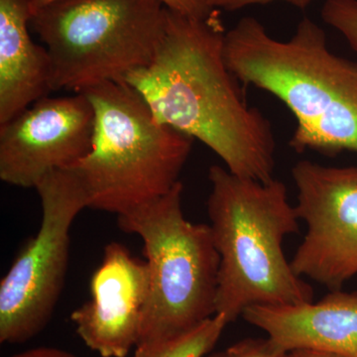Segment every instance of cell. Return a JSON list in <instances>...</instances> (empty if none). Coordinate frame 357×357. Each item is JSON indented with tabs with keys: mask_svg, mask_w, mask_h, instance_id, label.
I'll return each instance as SVG.
<instances>
[{
	"mask_svg": "<svg viewBox=\"0 0 357 357\" xmlns=\"http://www.w3.org/2000/svg\"><path fill=\"white\" fill-rule=\"evenodd\" d=\"M227 325L229 321L222 314H215L201 325L172 340L136 347L133 357L206 356L213 351Z\"/></svg>",
	"mask_w": 357,
	"mask_h": 357,
	"instance_id": "4fadbf2b",
	"label": "cell"
},
{
	"mask_svg": "<svg viewBox=\"0 0 357 357\" xmlns=\"http://www.w3.org/2000/svg\"><path fill=\"white\" fill-rule=\"evenodd\" d=\"M10 357H77L64 349H56V347H35L27 349L20 354H14Z\"/></svg>",
	"mask_w": 357,
	"mask_h": 357,
	"instance_id": "ac0fdd59",
	"label": "cell"
},
{
	"mask_svg": "<svg viewBox=\"0 0 357 357\" xmlns=\"http://www.w3.org/2000/svg\"><path fill=\"white\" fill-rule=\"evenodd\" d=\"M95 110L84 93L37 100L0 124V178L36 188L42 178L79 163L91 151Z\"/></svg>",
	"mask_w": 357,
	"mask_h": 357,
	"instance_id": "9c48e42d",
	"label": "cell"
},
{
	"mask_svg": "<svg viewBox=\"0 0 357 357\" xmlns=\"http://www.w3.org/2000/svg\"><path fill=\"white\" fill-rule=\"evenodd\" d=\"M89 289V300L70 314L77 335L100 356H128L139 342L149 299L147 262L123 244H107Z\"/></svg>",
	"mask_w": 357,
	"mask_h": 357,
	"instance_id": "30bf717a",
	"label": "cell"
},
{
	"mask_svg": "<svg viewBox=\"0 0 357 357\" xmlns=\"http://www.w3.org/2000/svg\"><path fill=\"white\" fill-rule=\"evenodd\" d=\"M55 0H32V13ZM168 8L197 18L210 17L218 9L213 8L206 0H161Z\"/></svg>",
	"mask_w": 357,
	"mask_h": 357,
	"instance_id": "2e32d148",
	"label": "cell"
},
{
	"mask_svg": "<svg viewBox=\"0 0 357 357\" xmlns=\"http://www.w3.org/2000/svg\"><path fill=\"white\" fill-rule=\"evenodd\" d=\"M321 17L340 32L357 53V0H326Z\"/></svg>",
	"mask_w": 357,
	"mask_h": 357,
	"instance_id": "5bb4252c",
	"label": "cell"
},
{
	"mask_svg": "<svg viewBox=\"0 0 357 357\" xmlns=\"http://www.w3.org/2000/svg\"><path fill=\"white\" fill-rule=\"evenodd\" d=\"M183 192L180 181L165 196L117 215L122 231L142 239L149 269L137 347L172 340L217 314L220 255L210 225L185 218Z\"/></svg>",
	"mask_w": 357,
	"mask_h": 357,
	"instance_id": "8992f818",
	"label": "cell"
},
{
	"mask_svg": "<svg viewBox=\"0 0 357 357\" xmlns=\"http://www.w3.org/2000/svg\"><path fill=\"white\" fill-rule=\"evenodd\" d=\"M95 110L91 151L72 167L88 208L123 215L168 194L180 182L194 139L157 121L123 82L83 91Z\"/></svg>",
	"mask_w": 357,
	"mask_h": 357,
	"instance_id": "277c9868",
	"label": "cell"
},
{
	"mask_svg": "<svg viewBox=\"0 0 357 357\" xmlns=\"http://www.w3.org/2000/svg\"><path fill=\"white\" fill-rule=\"evenodd\" d=\"M35 189L41 199L40 229L0 282L1 344H24L48 325L64 288L70 227L88 208L72 168L48 174Z\"/></svg>",
	"mask_w": 357,
	"mask_h": 357,
	"instance_id": "52a82bcc",
	"label": "cell"
},
{
	"mask_svg": "<svg viewBox=\"0 0 357 357\" xmlns=\"http://www.w3.org/2000/svg\"><path fill=\"white\" fill-rule=\"evenodd\" d=\"M225 351L229 357H288L289 354L269 337L244 338Z\"/></svg>",
	"mask_w": 357,
	"mask_h": 357,
	"instance_id": "9a60e30c",
	"label": "cell"
},
{
	"mask_svg": "<svg viewBox=\"0 0 357 357\" xmlns=\"http://www.w3.org/2000/svg\"><path fill=\"white\" fill-rule=\"evenodd\" d=\"M161 0H55L31 25L51 61V89L83 93L151 62L166 30Z\"/></svg>",
	"mask_w": 357,
	"mask_h": 357,
	"instance_id": "5b68a950",
	"label": "cell"
},
{
	"mask_svg": "<svg viewBox=\"0 0 357 357\" xmlns=\"http://www.w3.org/2000/svg\"><path fill=\"white\" fill-rule=\"evenodd\" d=\"M296 213L307 231L291 264L301 278L331 291L357 275V167L294 165Z\"/></svg>",
	"mask_w": 357,
	"mask_h": 357,
	"instance_id": "ba28073f",
	"label": "cell"
},
{
	"mask_svg": "<svg viewBox=\"0 0 357 357\" xmlns=\"http://www.w3.org/2000/svg\"><path fill=\"white\" fill-rule=\"evenodd\" d=\"M225 57L244 86L276 96L296 119L291 148L357 153V62L333 53L326 32L304 17L288 40L274 38L252 16L225 33Z\"/></svg>",
	"mask_w": 357,
	"mask_h": 357,
	"instance_id": "7a4b0ae2",
	"label": "cell"
},
{
	"mask_svg": "<svg viewBox=\"0 0 357 357\" xmlns=\"http://www.w3.org/2000/svg\"><path fill=\"white\" fill-rule=\"evenodd\" d=\"M213 8L223 9L227 11H236L248 6H264L272 2L283 1L297 8H307L314 0H206Z\"/></svg>",
	"mask_w": 357,
	"mask_h": 357,
	"instance_id": "e0dca14e",
	"label": "cell"
},
{
	"mask_svg": "<svg viewBox=\"0 0 357 357\" xmlns=\"http://www.w3.org/2000/svg\"><path fill=\"white\" fill-rule=\"evenodd\" d=\"M288 357H344L332 352L317 351V349H300L289 352Z\"/></svg>",
	"mask_w": 357,
	"mask_h": 357,
	"instance_id": "d6986e66",
	"label": "cell"
},
{
	"mask_svg": "<svg viewBox=\"0 0 357 357\" xmlns=\"http://www.w3.org/2000/svg\"><path fill=\"white\" fill-rule=\"evenodd\" d=\"M32 15V0H0V124L52 91L48 51L28 31Z\"/></svg>",
	"mask_w": 357,
	"mask_h": 357,
	"instance_id": "7c38bea8",
	"label": "cell"
},
{
	"mask_svg": "<svg viewBox=\"0 0 357 357\" xmlns=\"http://www.w3.org/2000/svg\"><path fill=\"white\" fill-rule=\"evenodd\" d=\"M218 10L197 18L168 8L165 33L151 62L124 79L157 121L201 141L241 177L274 178L271 122L250 107L225 57Z\"/></svg>",
	"mask_w": 357,
	"mask_h": 357,
	"instance_id": "6da1fadb",
	"label": "cell"
},
{
	"mask_svg": "<svg viewBox=\"0 0 357 357\" xmlns=\"http://www.w3.org/2000/svg\"><path fill=\"white\" fill-rule=\"evenodd\" d=\"M241 317L285 351L309 349L357 357V291H332L318 302L256 305Z\"/></svg>",
	"mask_w": 357,
	"mask_h": 357,
	"instance_id": "8fae6325",
	"label": "cell"
},
{
	"mask_svg": "<svg viewBox=\"0 0 357 357\" xmlns=\"http://www.w3.org/2000/svg\"><path fill=\"white\" fill-rule=\"evenodd\" d=\"M208 213L220 255L217 314L232 323L248 307L311 302L314 291L284 252L300 220L280 180L260 182L213 165Z\"/></svg>",
	"mask_w": 357,
	"mask_h": 357,
	"instance_id": "3957f363",
	"label": "cell"
},
{
	"mask_svg": "<svg viewBox=\"0 0 357 357\" xmlns=\"http://www.w3.org/2000/svg\"><path fill=\"white\" fill-rule=\"evenodd\" d=\"M204 357H229V354H227V351H223L215 352V354H208V356Z\"/></svg>",
	"mask_w": 357,
	"mask_h": 357,
	"instance_id": "ffe728a7",
	"label": "cell"
}]
</instances>
